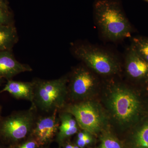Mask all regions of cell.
Returning a JSON list of instances; mask_svg holds the SVG:
<instances>
[{"instance_id":"8992f818","label":"cell","mask_w":148,"mask_h":148,"mask_svg":"<svg viewBox=\"0 0 148 148\" xmlns=\"http://www.w3.org/2000/svg\"><path fill=\"white\" fill-rule=\"evenodd\" d=\"M62 110L71 114L79 128L88 133H96L103 126L102 113L98 106L90 101L75 102L65 106Z\"/></svg>"},{"instance_id":"ba28073f","label":"cell","mask_w":148,"mask_h":148,"mask_svg":"<svg viewBox=\"0 0 148 148\" xmlns=\"http://www.w3.org/2000/svg\"><path fill=\"white\" fill-rule=\"evenodd\" d=\"M45 114V115H38L30 136L39 146L51 141L58 133L60 125L58 111Z\"/></svg>"},{"instance_id":"3957f363","label":"cell","mask_w":148,"mask_h":148,"mask_svg":"<svg viewBox=\"0 0 148 148\" xmlns=\"http://www.w3.org/2000/svg\"><path fill=\"white\" fill-rule=\"evenodd\" d=\"M111 92L109 106L116 119L125 125L138 121L143 112V106L138 96L121 85H114Z\"/></svg>"},{"instance_id":"277c9868","label":"cell","mask_w":148,"mask_h":148,"mask_svg":"<svg viewBox=\"0 0 148 148\" xmlns=\"http://www.w3.org/2000/svg\"><path fill=\"white\" fill-rule=\"evenodd\" d=\"M73 52L88 69L105 76L112 75L119 72L118 58L113 53L92 45L81 44L75 46Z\"/></svg>"},{"instance_id":"5b68a950","label":"cell","mask_w":148,"mask_h":148,"mask_svg":"<svg viewBox=\"0 0 148 148\" xmlns=\"http://www.w3.org/2000/svg\"><path fill=\"white\" fill-rule=\"evenodd\" d=\"M38 111L31 106L24 110L15 111L0 120V137L12 143H16L31 135L37 119Z\"/></svg>"},{"instance_id":"44dd1931","label":"cell","mask_w":148,"mask_h":148,"mask_svg":"<svg viewBox=\"0 0 148 148\" xmlns=\"http://www.w3.org/2000/svg\"><path fill=\"white\" fill-rule=\"evenodd\" d=\"M0 3H7L5 0H0Z\"/></svg>"},{"instance_id":"30bf717a","label":"cell","mask_w":148,"mask_h":148,"mask_svg":"<svg viewBox=\"0 0 148 148\" xmlns=\"http://www.w3.org/2000/svg\"><path fill=\"white\" fill-rule=\"evenodd\" d=\"M32 70L29 65L17 61L12 50L0 51V79L8 80L18 74Z\"/></svg>"},{"instance_id":"52a82bcc","label":"cell","mask_w":148,"mask_h":148,"mask_svg":"<svg viewBox=\"0 0 148 148\" xmlns=\"http://www.w3.org/2000/svg\"><path fill=\"white\" fill-rule=\"evenodd\" d=\"M97 84V79L89 69L79 66L75 68L71 75L70 84L68 87L72 100L84 101Z\"/></svg>"},{"instance_id":"cb8c5ba5","label":"cell","mask_w":148,"mask_h":148,"mask_svg":"<svg viewBox=\"0 0 148 148\" xmlns=\"http://www.w3.org/2000/svg\"><path fill=\"white\" fill-rule=\"evenodd\" d=\"M0 148H3V147H0Z\"/></svg>"},{"instance_id":"ffe728a7","label":"cell","mask_w":148,"mask_h":148,"mask_svg":"<svg viewBox=\"0 0 148 148\" xmlns=\"http://www.w3.org/2000/svg\"><path fill=\"white\" fill-rule=\"evenodd\" d=\"M65 148H74V145H70V144H68L66 146Z\"/></svg>"},{"instance_id":"e0dca14e","label":"cell","mask_w":148,"mask_h":148,"mask_svg":"<svg viewBox=\"0 0 148 148\" xmlns=\"http://www.w3.org/2000/svg\"><path fill=\"white\" fill-rule=\"evenodd\" d=\"M99 148H122V147L115 139L110 136H108L103 138Z\"/></svg>"},{"instance_id":"d6986e66","label":"cell","mask_w":148,"mask_h":148,"mask_svg":"<svg viewBox=\"0 0 148 148\" xmlns=\"http://www.w3.org/2000/svg\"><path fill=\"white\" fill-rule=\"evenodd\" d=\"M91 142V138L90 136L84 139H77V146L80 148H84L86 146L90 144Z\"/></svg>"},{"instance_id":"9c48e42d","label":"cell","mask_w":148,"mask_h":148,"mask_svg":"<svg viewBox=\"0 0 148 148\" xmlns=\"http://www.w3.org/2000/svg\"><path fill=\"white\" fill-rule=\"evenodd\" d=\"M125 70L130 79L148 83V63L135 52L131 46L125 55Z\"/></svg>"},{"instance_id":"4fadbf2b","label":"cell","mask_w":148,"mask_h":148,"mask_svg":"<svg viewBox=\"0 0 148 148\" xmlns=\"http://www.w3.org/2000/svg\"><path fill=\"white\" fill-rule=\"evenodd\" d=\"M18 40L17 31L13 24L0 25V51L12 50Z\"/></svg>"},{"instance_id":"9a60e30c","label":"cell","mask_w":148,"mask_h":148,"mask_svg":"<svg viewBox=\"0 0 148 148\" xmlns=\"http://www.w3.org/2000/svg\"><path fill=\"white\" fill-rule=\"evenodd\" d=\"M141 58L148 63V38L134 37L130 45Z\"/></svg>"},{"instance_id":"7402d4cb","label":"cell","mask_w":148,"mask_h":148,"mask_svg":"<svg viewBox=\"0 0 148 148\" xmlns=\"http://www.w3.org/2000/svg\"><path fill=\"white\" fill-rule=\"evenodd\" d=\"M1 107H0V120H1Z\"/></svg>"},{"instance_id":"ac0fdd59","label":"cell","mask_w":148,"mask_h":148,"mask_svg":"<svg viewBox=\"0 0 148 148\" xmlns=\"http://www.w3.org/2000/svg\"><path fill=\"white\" fill-rule=\"evenodd\" d=\"M30 140L18 145L16 148H36L39 145L34 139L30 137Z\"/></svg>"},{"instance_id":"6da1fadb","label":"cell","mask_w":148,"mask_h":148,"mask_svg":"<svg viewBox=\"0 0 148 148\" xmlns=\"http://www.w3.org/2000/svg\"><path fill=\"white\" fill-rule=\"evenodd\" d=\"M94 15L100 33L107 40L116 42L131 36V24L117 1L97 0Z\"/></svg>"},{"instance_id":"7a4b0ae2","label":"cell","mask_w":148,"mask_h":148,"mask_svg":"<svg viewBox=\"0 0 148 148\" xmlns=\"http://www.w3.org/2000/svg\"><path fill=\"white\" fill-rule=\"evenodd\" d=\"M68 77L45 80H34V98L32 106L45 114L61 110L66 106L68 96Z\"/></svg>"},{"instance_id":"8fae6325","label":"cell","mask_w":148,"mask_h":148,"mask_svg":"<svg viewBox=\"0 0 148 148\" xmlns=\"http://www.w3.org/2000/svg\"><path fill=\"white\" fill-rule=\"evenodd\" d=\"M34 84V81L28 82L8 80L5 87L0 91V93L7 92L16 99L27 100L32 103Z\"/></svg>"},{"instance_id":"5bb4252c","label":"cell","mask_w":148,"mask_h":148,"mask_svg":"<svg viewBox=\"0 0 148 148\" xmlns=\"http://www.w3.org/2000/svg\"><path fill=\"white\" fill-rule=\"evenodd\" d=\"M132 142L134 148H148V122L142 125L136 130Z\"/></svg>"},{"instance_id":"2e32d148","label":"cell","mask_w":148,"mask_h":148,"mask_svg":"<svg viewBox=\"0 0 148 148\" xmlns=\"http://www.w3.org/2000/svg\"><path fill=\"white\" fill-rule=\"evenodd\" d=\"M13 24L12 15L7 3H0V25Z\"/></svg>"},{"instance_id":"7c38bea8","label":"cell","mask_w":148,"mask_h":148,"mask_svg":"<svg viewBox=\"0 0 148 148\" xmlns=\"http://www.w3.org/2000/svg\"><path fill=\"white\" fill-rule=\"evenodd\" d=\"M58 117L60 123L57 134V140L58 142H62L76 134L79 127L75 119L70 113L61 110L58 111Z\"/></svg>"},{"instance_id":"603a6c76","label":"cell","mask_w":148,"mask_h":148,"mask_svg":"<svg viewBox=\"0 0 148 148\" xmlns=\"http://www.w3.org/2000/svg\"><path fill=\"white\" fill-rule=\"evenodd\" d=\"M143 1H145L147 2L148 3V0H143Z\"/></svg>"}]
</instances>
